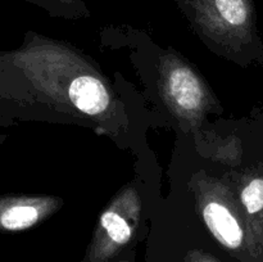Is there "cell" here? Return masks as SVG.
<instances>
[{
  "instance_id": "obj_1",
  "label": "cell",
  "mask_w": 263,
  "mask_h": 262,
  "mask_svg": "<svg viewBox=\"0 0 263 262\" xmlns=\"http://www.w3.org/2000/svg\"><path fill=\"white\" fill-rule=\"evenodd\" d=\"M13 61L46 99L61 110L91 120L100 133L112 135L127 123L104 74L74 48L31 32Z\"/></svg>"
},
{
  "instance_id": "obj_2",
  "label": "cell",
  "mask_w": 263,
  "mask_h": 262,
  "mask_svg": "<svg viewBox=\"0 0 263 262\" xmlns=\"http://www.w3.org/2000/svg\"><path fill=\"white\" fill-rule=\"evenodd\" d=\"M195 35L213 53L246 67L263 63L254 0H174Z\"/></svg>"
},
{
  "instance_id": "obj_3",
  "label": "cell",
  "mask_w": 263,
  "mask_h": 262,
  "mask_svg": "<svg viewBox=\"0 0 263 262\" xmlns=\"http://www.w3.org/2000/svg\"><path fill=\"white\" fill-rule=\"evenodd\" d=\"M158 91L172 117L187 133H198L210 113L221 112L217 97L190 62L167 51L158 63Z\"/></svg>"
},
{
  "instance_id": "obj_4",
  "label": "cell",
  "mask_w": 263,
  "mask_h": 262,
  "mask_svg": "<svg viewBox=\"0 0 263 262\" xmlns=\"http://www.w3.org/2000/svg\"><path fill=\"white\" fill-rule=\"evenodd\" d=\"M143 202L135 184L125 185L98 217L81 262H110L133 249L141 223Z\"/></svg>"
},
{
  "instance_id": "obj_5",
  "label": "cell",
  "mask_w": 263,
  "mask_h": 262,
  "mask_svg": "<svg viewBox=\"0 0 263 262\" xmlns=\"http://www.w3.org/2000/svg\"><path fill=\"white\" fill-rule=\"evenodd\" d=\"M63 205L55 195H0V233L27 230L48 220Z\"/></svg>"
},
{
  "instance_id": "obj_6",
  "label": "cell",
  "mask_w": 263,
  "mask_h": 262,
  "mask_svg": "<svg viewBox=\"0 0 263 262\" xmlns=\"http://www.w3.org/2000/svg\"><path fill=\"white\" fill-rule=\"evenodd\" d=\"M229 180L243 211L249 233L263 257V164L231 174Z\"/></svg>"
},
{
  "instance_id": "obj_7",
  "label": "cell",
  "mask_w": 263,
  "mask_h": 262,
  "mask_svg": "<svg viewBox=\"0 0 263 262\" xmlns=\"http://www.w3.org/2000/svg\"><path fill=\"white\" fill-rule=\"evenodd\" d=\"M45 10L54 18L64 20H80L89 18L91 12L86 7L84 0H25Z\"/></svg>"
},
{
  "instance_id": "obj_8",
  "label": "cell",
  "mask_w": 263,
  "mask_h": 262,
  "mask_svg": "<svg viewBox=\"0 0 263 262\" xmlns=\"http://www.w3.org/2000/svg\"><path fill=\"white\" fill-rule=\"evenodd\" d=\"M180 262H223L220 257L213 254L212 252L202 248L187 249L184 253Z\"/></svg>"
},
{
  "instance_id": "obj_9",
  "label": "cell",
  "mask_w": 263,
  "mask_h": 262,
  "mask_svg": "<svg viewBox=\"0 0 263 262\" xmlns=\"http://www.w3.org/2000/svg\"><path fill=\"white\" fill-rule=\"evenodd\" d=\"M110 262H135V251L130 249V251H126L125 253L121 254L118 258L113 259Z\"/></svg>"
}]
</instances>
